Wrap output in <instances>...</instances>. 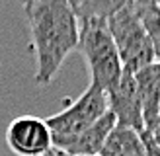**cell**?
<instances>
[{
    "label": "cell",
    "mask_w": 160,
    "mask_h": 156,
    "mask_svg": "<svg viewBox=\"0 0 160 156\" xmlns=\"http://www.w3.org/2000/svg\"><path fill=\"white\" fill-rule=\"evenodd\" d=\"M35 57V84L49 86L62 62L78 47L80 22L68 0H31L23 4Z\"/></svg>",
    "instance_id": "6da1fadb"
},
{
    "label": "cell",
    "mask_w": 160,
    "mask_h": 156,
    "mask_svg": "<svg viewBox=\"0 0 160 156\" xmlns=\"http://www.w3.org/2000/svg\"><path fill=\"white\" fill-rule=\"evenodd\" d=\"M76 51L84 57L90 68L94 86L102 88L106 94L119 84L123 66L119 61L115 43L111 39L108 20H88L80 22V37Z\"/></svg>",
    "instance_id": "7a4b0ae2"
},
{
    "label": "cell",
    "mask_w": 160,
    "mask_h": 156,
    "mask_svg": "<svg viewBox=\"0 0 160 156\" xmlns=\"http://www.w3.org/2000/svg\"><path fill=\"white\" fill-rule=\"evenodd\" d=\"M108 27L125 72L135 74L141 68L156 62L150 39L142 27L137 10L129 2L108 18Z\"/></svg>",
    "instance_id": "3957f363"
},
{
    "label": "cell",
    "mask_w": 160,
    "mask_h": 156,
    "mask_svg": "<svg viewBox=\"0 0 160 156\" xmlns=\"http://www.w3.org/2000/svg\"><path fill=\"white\" fill-rule=\"evenodd\" d=\"M108 111V94L98 86L88 84V88L80 94L78 100H74L62 111L45 119L53 135V146L82 133L96 121H100Z\"/></svg>",
    "instance_id": "277c9868"
},
{
    "label": "cell",
    "mask_w": 160,
    "mask_h": 156,
    "mask_svg": "<svg viewBox=\"0 0 160 156\" xmlns=\"http://www.w3.org/2000/svg\"><path fill=\"white\" fill-rule=\"evenodd\" d=\"M6 144L18 156H47L53 150V135L45 119L22 115L8 125Z\"/></svg>",
    "instance_id": "5b68a950"
},
{
    "label": "cell",
    "mask_w": 160,
    "mask_h": 156,
    "mask_svg": "<svg viewBox=\"0 0 160 156\" xmlns=\"http://www.w3.org/2000/svg\"><path fill=\"white\" fill-rule=\"evenodd\" d=\"M109 111L115 115L117 125H125L139 133H145V121H142V107L137 92L135 74L125 72L119 78V84L108 94Z\"/></svg>",
    "instance_id": "8992f818"
},
{
    "label": "cell",
    "mask_w": 160,
    "mask_h": 156,
    "mask_svg": "<svg viewBox=\"0 0 160 156\" xmlns=\"http://www.w3.org/2000/svg\"><path fill=\"white\" fill-rule=\"evenodd\" d=\"M115 123H117L115 115L108 111L100 121H96L82 133L62 140V143H59L53 148H57V150L65 152V154H70V156H98L109 135V131L115 127Z\"/></svg>",
    "instance_id": "52a82bcc"
},
{
    "label": "cell",
    "mask_w": 160,
    "mask_h": 156,
    "mask_svg": "<svg viewBox=\"0 0 160 156\" xmlns=\"http://www.w3.org/2000/svg\"><path fill=\"white\" fill-rule=\"evenodd\" d=\"M135 82L141 98L145 133H150L160 115V62L156 61L135 72Z\"/></svg>",
    "instance_id": "ba28073f"
},
{
    "label": "cell",
    "mask_w": 160,
    "mask_h": 156,
    "mask_svg": "<svg viewBox=\"0 0 160 156\" xmlns=\"http://www.w3.org/2000/svg\"><path fill=\"white\" fill-rule=\"evenodd\" d=\"M98 156H148L145 133L115 123Z\"/></svg>",
    "instance_id": "9c48e42d"
},
{
    "label": "cell",
    "mask_w": 160,
    "mask_h": 156,
    "mask_svg": "<svg viewBox=\"0 0 160 156\" xmlns=\"http://www.w3.org/2000/svg\"><path fill=\"white\" fill-rule=\"evenodd\" d=\"M129 0H68L70 8L74 10L78 22L88 20H108Z\"/></svg>",
    "instance_id": "30bf717a"
},
{
    "label": "cell",
    "mask_w": 160,
    "mask_h": 156,
    "mask_svg": "<svg viewBox=\"0 0 160 156\" xmlns=\"http://www.w3.org/2000/svg\"><path fill=\"white\" fill-rule=\"evenodd\" d=\"M133 8L139 14L141 23H142V27H145L147 35L150 39V45H152V49H154V57L160 62V6L158 4H148V6H133Z\"/></svg>",
    "instance_id": "8fae6325"
},
{
    "label": "cell",
    "mask_w": 160,
    "mask_h": 156,
    "mask_svg": "<svg viewBox=\"0 0 160 156\" xmlns=\"http://www.w3.org/2000/svg\"><path fill=\"white\" fill-rule=\"evenodd\" d=\"M133 6H148V4H158V0H129Z\"/></svg>",
    "instance_id": "7c38bea8"
},
{
    "label": "cell",
    "mask_w": 160,
    "mask_h": 156,
    "mask_svg": "<svg viewBox=\"0 0 160 156\" xmlns=\"http://www.w3.org/2000/svg\"><path fill=\"white\" fill-rule=\"evenodd\" d=\"M148 135H160V115H158V119H156V123H154V127H152V131H150Z\"/></svg>",
    "instance_id": "4fadbf2b"
},
{
    "label": "cell",
    "mask_w": 160,
    "mask_h": 156,
    "mask_svg": "<svg viewBox=\"0 0 160 156\" xmlns=\"http://www.w3.org/2000/svg\"><path fill=\"white\" fill-rule=\"evenodd\" d=\"M51 156H70V154H65V152L57 150V148H53V150H51Z\"/></svg>",
    "instance_id": "5bb4252c"
},
{
    "label": "cell",
    "mask_w": 160,
    "mask_h": 156,
    "mask_svg": "<svg viewBox=\"0 0 160 156\" xmlns=\"http://www.w3.org/2000/svg\"><path fill=\"white\" fill-rule=\"evenodd\" d=\"M152 137V140H154V144H156V148L160 150V135H150Z\"/></svg>",
    "instance_id": "9a60e30c"
},
{
    "label": "cell",
    "mask_w": 160,
    "mask_h": 156,
    "mask_svg": "<svg viewBox=\"0 0 160 156\" xmlns=\"http://www.w3.org/2000/svg\"><path fill=\"white\" fill-rule=\"evenodd\" d=\"M20 2H22V4H28V2H31V0H20Z\"/></svg>",
    "instance_id": "2e32d148"
},
{
    "label": "cell",
    "mask_w": 160,
    "mask_h": 156,
    "mask_svg": "<svg viewBox=\"0 0 160 156\" xmlns=\"http://www.w3.org/2000/svg\"><path fill=\"white\" fill-rule=\"evenodd\" d=\"M158 6H160V0H158Z\"/></svg>",
    "instance_id": "e0dca14e"
}]
</instances>
